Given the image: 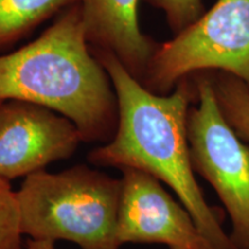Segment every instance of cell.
Wrapping results in <instances>:
<instances>
[{
  "label": "cell",
  "instance_id": "1",
  "mask_svg": "<svg viewBox=\"0 0 249 249\" xmlns=\"http://www.w3.org/2000/svg\"><path fill=\"white\" fill-rule=\"evenodd\" d=\"M93 52L111 79L119 118L113 138L90 151L88 160L96 166L130 167L156 177L172 189L214 247L235 249L223 227V211L205 200L192 165L187 118L197 101L193 76L180 81L172 92L157 95L113 54Z\"/></svg>",
  "mask_w": 249,
  "mask_h": 249
},
{
  "label": "cell",
  "instance_id": "2",
  "mask_svg": "<svg viewBox=\"0 0 249 249\" xmlns=\"http://www.w3.org/2000/svg\"><path fill=\"white\" fill-rule=\"evenodd\" d=\"M49 107L76 124L82 142L112 140L118 101L92 51L79 2L65 9L35 40L0 55V101Z\"/></svg>",
  "mask_w": 249,
  "mask_h": 249
},
{
  "label": "cell",
  "instance_id": "3",
  "mask_svg": "<svg viewBox=\"0 0 249 249\" xmlns=\"http://www.w3.org/2000/svg\"><path fill=\"white\" fill-rule=\"evenodd\" d=\"M23 235L70 241L81 249H119L117 222L121 179L87 165L46 170L24 178L15 192Z\"/></svg>",
  "mask_w": 249,
  "mask_h": 249
},
{
  "label": "cell",
  "instance_id": "4",
  "mask_svg": "<svg viewBox=\"0 0 249 249\" xmlns=\"http://www.w3.org/2000/svg\"><path fill=\"white\" fill-rule=\"evenodd\" d=\"M202 71L231 74L249 89V0H217L188 28L157 44L140 82L167 95Z\"/></svg>",
  "mask_w": 249,
  "mask_h": 249
},
{
  "label": "cell",
  "instance_id": "5",
  "mask_svg": "<svg viewBox=\"0 0 249 249\" xmlns=\"http://www.w3.org/2000/svg\"><path fill=\"white\" fill-rule=\"evenodd\" d=\"M197 101L187 118V136L194 172L210 183L232 223L235 249H249V143L227 123L209 71L192 75Z\"/></svg>",
  "mask_w": 249,
  "mask_h": 249
},
{
  "label": "cell",
  "instance_id": "6",
  "mask_svg": "<svg viewBox=\"0 0 249 249\" xmlns=\"http://www.w3.org/2000/svg\"><path fill=\"white\" fill-rule=\"evenodd\" d=\"M121 197L117 240L124 244H157L169 249H217L187 208L160 180L143 171L120 170Z\"/></svg>",
  "mask_w": 249,
  "mask_h": 249
},
{
  "label": "cell",
  "instance_id": "7",
  "mask_svg": "<svg viewBox=\"0 0 249 249\" xmlns=\"http://www.w3.org/2000/svg\"><path fill=\"white\" fill-rule=\"evenodd\" d=\"M82 142L76 124L34 103H0V178H27L49 164L68 160Z\"/></svg>",
  "mask_w": 249,
  "mask_h": 249
},
{
  "label": "cell",
  "instance_id": "8",
  "mask_svg": "<svg viewBox=\"0 0 249 249\" xmlns=\"http://www.w3.org/2000/svg\"><path fill=\"white\" fill-rule=\"evenodd\" d=\"M140 0H80L87 38L93 51L113 54L141 81L158 43L140 28Z\"/></svg>",
  "mask_w": 249,
  "mask_h": 249
},
{
  "label": "cell",
  "instance_id": "9",
  "mask_svg": "<svg viewBox=\"0 0 249 249\" xmlns=\"http://www.w3.org/2000/svg\"><path fill=\"white\" fill-rule=\"evenodd\" d=\"M80 0H0V50L22 39L40 23Z\"/></svg>",
  "mask_w": 249,
  "mask_h": 249
},
{
  "label": "cell",
  "instance_id": "10",
  "mask_svg": "<svg viewBox=\"0 0 249 249\" xmlns=\"http://www.w3.org/2000/svg\"><path fill=\"white\" fill-rule=\"evenodd\" d=\"M214 95L227 123L239 138L249 143V89L238 77L209 71Z\"/></svg>",
  "mask_w": 249,
  "mask_h": 249
},
{
  "label": "cell",
  "instance_id": "11",
  "mask_svg": "<svg viewBox=\"0 0 249 249\" xmlns=\"http://www.w3.org/2000/svg\"><path fill=\"white\" fill-rule=\"evenodd\" d=\"M22 236L17 194L0 178V249H24Z\"/></svg>",
  "mask_w": 249,
  "mask_h": 249
},
{
  "label": "cell",
  "instance_id": "12",
  "mask_svg": "<svg viewBox=\"0 0 249 249\" xmlns=\"http://www.w3.org/2000/svg\"><path fill=\"white\" fill-rule=\"evenodd\" d=\"M155 8L160 9L174 35L198 20L205 9L202 0H145Z\"/></svg>",
  "mask_w": 249,
  "mask_h": 249
},
{
  "label": "cell",
  "instance_id": "13",
  "mask_svg": "<svg viewBox=\"0 0 249 249\" xmlns=\"http://www.w3.org/2000/svg\"><path fill=\"white\" fill-rule=\"evenodd\" d=\"M24 249H55L54 242L49 240H30L27 241Z\"/></svg>",
  "mask_w": 249,
  "mask_h": 249
},
{
  "label": "cell",
  "instance_id": "14",
  "mask_svg": "<svg viewBox=\"0 0 249 249\" xmlns=\"http://www.w3.org/2000/svg\"><path fill=\"white\" fill-rule=\"evenodd\" d=\"M1 102H2V101H0V103H1Z\"/></svg>",
  "mask_w": 249,
  "mask_h": 249
}]
</instances>
